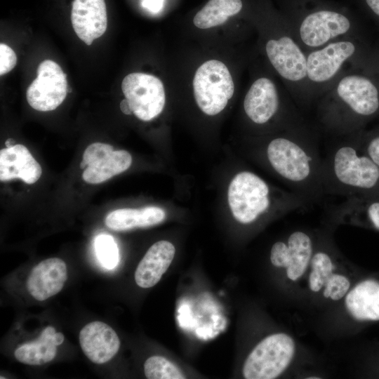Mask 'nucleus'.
<instances>
[{"mask_svg": "<svg viewBox=\"0 0 379 379\" xmlns=\"http://www.w3.org/2000/svg\"><path fill=\"white\" fill-rule=\"evenodd\" d=\"M328 208L330 214L338 221L368 225L379 230V199L350 197Z\"/></svg>", "mask_w": 379, "mask_h": 379, "instance_id": "18", "label": "nucleus"}, {"mask_svg": "<svg viewBox=\"0 0 379 379\" xmlns=\"http://www.w3.org/2000/svg\"><path fill=\"white\" fill-rule=\"evenodd\" d=\"M350 286V281L341 274H332L325 283L324 296L338 300L344 297Z\"/></svg>", "mask_w": 379, "mask_h": 379, "instance_id": "28", "label": "nucleus"}, {"mask_svg": "<svg viewBox=\"0 0 379 379\" xmlns=\"http://www.w3.org/2000/svg\"><path fill=\"white\" fill-rule=\"evenodd\" d=\"M71 22L77 36L86 45L100 37L107 27L105 0H74Z\"/></svg>", "mask_w": 379, "mask_h": 379, "instance_id": "13", "label": "nucleus"}, {"mask_svg": "<svg viewBox=\"0 0 379 379\" xmlns=\"http://www.w3.org/2000/svg\"><path fill=\"white\" fill-rule=\"evenodd\" d=\"M79 343L85 355L98 364L112 359L120 347V340L115 331L99 321L88 323L81 330Z\"/></svg>", "mask_w": 379, "mask_h": 379, "instance_id": "14", "label": "nucleus"}, {"mask_svg": "<svg viewBox=\"0 0 379 379\" xmlns=\"http://www.w3.org/2000/svg\"><path fill=\"white\" fill-rule=\"evenodd\" d=\"M95 248L101 264L107 269L114 268L118 263L119 252L114 239L107 234H100L95 240Z\"/></svg>", "mask_w": 379, "mask_h": 379, "instance_id": "26", "label": "nucleus"}, {"mask_svg": "<svg viewBox=\"0 0 379 379\" xmlns=\"http://www.w3.org/2000/svg\"><path fill=\"white\" fill-rule=\"evenodd\" d=\"M55 333L53 326L46 327L37 339L22 344L15 350V359L32 366L42 365L52 361L57 353V345L53 340Z\"/></svg>", "mask_w": 379, "mask_h": 379, "instance_id": "21", "label": "nucleus"}, {"mask_svg": "<svg viewBox=\"0 0 379 379\" xmlns=\"http://www.w3.org/2000/svg\"><path fill=\"white\" fill-rule=\"evenodd\" d=\"M306 54L307 89L311 105L350 69L374 74L379 48L367 36L340 38Z\"/></svg>", "mask_w": 379, "mask_h": 379, "instance_id": "5", "label": "nucleus"}, {"mask_svg": "<svg viewBox=\"0 0 379 379\" xmlns=\"http://www.w3.org/2000/svg\"><path fill=\"white\" fill-rule=\"evenodd\" d=\"M194 95L200 109L214 116L221 112L234 93L232 75L221 61L210 60L197 70L193 79Z\"/></svg>", "mask_w": 379, "mask_h": 379, "instance_id": "8", "label": "nucleus"}, {"mask_svg": "<svg viewBox=\"0 0 379 379\" xmlns=\"http://www.w3.org/2000/svg\"><path fill=\"white\" fill-rule=\"evenodd\" d=\"M270 261L275 267H288L289 253L287 241H279L272 245L270 251Z\"/></svg>", "mask_w": 379, "mask_h": 379, "instance_id": "29", "label": "nucleus"}, {"mask_svg": "<svg viewBox=\"0 0 379 379\" xmlns=\"http://www.w3.org/2000/svg\"><path fill=\"white\" fill-rule=\"evenodd\" d=\"M286 241L289 253L286 274L291 280L295 281L305 273L311 260L314 244L312 237L302 230L291 232Z\"/></svg>", "mask_w": 379, "mask_h": 379, "instance_id": "22", "label": "nucleus"}, {"mask_svg": "<svg viewBox=\"0 0 379 379\" xmlns=\"http://www.w3.org/2000/svg\"><path fill=\"white\" fill-rule=\"evenodd\" d=\"M355 6L379 27V0H352Z\"/></svg>", "mask_w": 379, "mask_h": 379, "instance_id": "31", "label": "nucleus"}, {"mask_svg": "<svg viewBox=\"0 0 379 379\" xmlns=\"http://www.w3.org/2000/svg\"><path fill=\"white\" fill-rule=\"evenodd\" d=\"M131 163L132 157L127 151L114 150L109 144L94 142L85 149L80 168H84V181L99 184L126 171Z\"/></svg>", "mask_w": 379, "mask_h": 379, "instance_id": "12", "label": "nucleus"}, {"mask_svg": "<svg viewBox=\"0 0 379 379\" xmlns=\"http://www.w3.org/2000/svg\"><path fill=\"white\" fill-rule=\"evenodd\" d=\"M5 143H6V145L7 147H13V145H14L15 140H13L12 138H9V139H8V140L6 141Z\"/></svg>", "mask_w": 379, "mask_h": 379, "instance_id": "36", "label": "nucleus"}, {"mask_svg": "<svg viewBox=\"0 0 379 379\" xmlns=\"http://www.w3.org/2000/svg\"><path fill=\"white\" fill-rule=\"evenodd\" d=\"M243 108L252 124L260 127L272 124L276 132L307 119L290 93L281 91L267 76L258 77L252 82L244 98Z\"/></svg>", "mask_w": 379, "mask_h": 379, "instance_id": "7", "label": "nucleus"}, {"mask_svg": "<svg viewBox=\"0 0 379 379\" xmlns=\"http://www.w3.org/2000/svg\"><path fill=\"white\" fill-rule=\"evenodd\" d=\"M373 75L376 77V79H378V81L379 82V55H378V60L377 65H376V67L375 69V72H374Z\"/></svg>", "mask_w": 379, "mask_h": 379, "instance_id": "35", "label": "nucleus"}, {"mask_svg": "<svg viewBox=\"0 0 379 379\" xmlns=\"http://www.w3.org/2000/svg\"><path fill=\"white\" fill-rule=\"evenodd\" d=\"M164 4V0H142V6L152 13L159 12Z\"/></svg>", "mask_w": 379, "mask_h": 379, "instance_id": "32", "label": "nucleus"}, {"mask_svg": "<svg viewBox=\"0 0 379 379\" xmlns=\"http://www.w3.org/2000/svg\"><path fill=\"white\" fill-rule=\"evenodd\" d=\"M379 118V82L364 70L342 74L315 102L314 123L329 137L343 136L364 129Z\"/></svg>", "mask_w": 379, "mask_h": 379, "instance_id": "2", "label": "nucleus"}, {"mask_svg": "<svg viewBox=\"0 0 379 379\" xmlns=\"http://www.w3.org/2000/svg\"><path fill=\"white\" fill-rule=\"evenodd\" d=\"M228 203L234 219L249 225L261 216L309 208L312 205L292 191L274 190L257 174L242 171L232 179L227 192Z\"/></svg>", "mask_w": 379, "mask_h": 379, "instance_id": "6", "label": "nucleus"}, {"mask_svg": "<svg viewBox=\"0 0 379 379\" xmlns=\"http://www.w3.org/2000/svg\"><path fill=\"white\" fill-rule=\"evenodd\" d=\"M321 132L308 119L277 131L264 148L266 163L290 190L312 205L319 203L324 194L319 150Z\"/></svg>", "mask_w": 379, "mask_h": 379, "instance_id": "1", "label": "nucleus"}, {"mask_svg": "<svg viewBox=\"0 0 379 379\" xmlns=\"http://www.w3.org/2000/svg\"><path fill=\"white\" fill-rule=\"evenodd\" d=\"M243 6L241 0H209L195 15L193 22L199 29L216 27L238 14Z\"/></svg>", "mask_w": 379, "mask_h": 379, "instance_id": "23", "label": "nucleus"}, {"mask_svg": "<svg viewBox=\"0 0 379 379\" xmlns=\"http://www.w3.org/2000/svg\"><path fill=\"white\" fill-rule=\"evenodd\" d=\"M175 253L174 246L168 241H159L151 246L136 268L137 285L147 288L157 284L171 264Z\"/></svg>", "mask_w": 379, "mask_h": 379, "instance_id": "17", "label": "nucleus"}, {"mask_svg": "<svg viewBox=\"0 0 379 379\" xmlns=\"http://www.w3.org/2000/svg\"><path fill=\"white\" fill-rule=\"evenodd\" d=\"M120 108L121 112L125 114H131L133 113L131 107L126 98L122 100L120 102Z\"/></svg>", "mask_w": 379, "mask_h": 379, "instance_id": "33", "label": "nucleus"}, {"mask_svg": "<svg viewBox=\"0 0 379 379\" xmlns=\"http://www.w3.org/2000/svg\"><path fill=\"white\" fill-rule=\"evenodd\" d=\"M282 15L306 53L347 36H366L350 8L331 0H283Z\"/></svg>", "mask_w": 379, "mask_h": 379, "instance_id": "3", "label": "nucleus"}, {"mask_svg": "<svg viewBox=\"0 0 379 379\" xmlns=\"http://www.w3.org/2000/svg\"><path fill=\"white\" fill-rule=\"evenodd\" d=\"M295 352L293 338L283 333L270 335L260 341L246 358L243 375L246 379H273L281 374Z\"/></svg>", "mask_w": 379, "mask_h": 379, "instance_id": "9", "label": "nucleus"}, {"mask_svg": "<svg viewBox=\"0 0 379 379\" xmlns=\"http://www.w3.org/2000/svg\"><path fill=\"white\" fill-rule=\"evenodd\" d=\"M360 132L330 137L321 160L324 194L379 199V167L361 148Z\"/></svg>", "mask_w": 379, "mask_h": 379, "instance_id": "4", "label": "nucleus"}, {"mask_svg": "<svg viewBox=\"0 0 379 379\" xmlns=\"http://www.w3.org/2000/svg\"><path fill=\"white\" fill-rule=\"evenodd\" d=\"M359 145L362 150L379 167V125L370 130L361 131Z\"/></svg>", "mask_w": 379, "mask_h": 379, "instance_id": "27", "label": "nucleus"}, {"mask_svg": "<svg viewBox=\"0 0 379 379\" xmlns=\"http://www.w3.org/2000/svg\"><path fill=\"white\" fill-rule=\"evenodd\" d=\"M349 313L359 321L379 320V283L367 279L359 283L345 298Z\"/></svg>", "mask_w": 379, "mask_h": 379, "instance_id": "19", "label": "nucleus"}, {"mask_svg": "<svg viewBox=\"0 0 379 379\" xmlns=\"http://www.w3.org/2000/svg\"><path fill=\"white\" fill-rule=\"evenodd\" d=\"M121 90L132 112L139 119L148 121L161 113L166 101L162 81L155 76L133 72L121 82Z\"/></svg>", "mask_w": 379, "mask_h": 379, "instance_id": "10", "label": "nucleus"}, {"mask_svg": "<svg viewBox=\"0 0 379 379\" xmlns=\"http://www.w3.org/2000/svg\"><path fill=\"white\" fill-rule=\"evenodd\" d=\"M66 77L55 62L51 60L41 62L37 69V77L27 90L26 98L29 105L41 112L55 109L67 95Z\"/></svg>", "mask_w": 379, "mask_h": 379, "instance_id": "11", "label": "nucleus"}, {"mask_svg": "<svg viewBox=\"0 0 379 379\" xmlns=\"http://www.w3.org/2000/svg\"><path fill=\"white\" fill-rule=\"evenodd\" d=\"M144 373L149 379H183L182 372L172 362L161 356H152L144 364Z\"/></svg>", "mask_w": 379, "mask_h": 379, "instance_id": "25", "label": "nucleus"}, {"mask_svg": "<svg viewBox=\"0 0 379 379\" xmlns=\"http://www.w3.org/2000/svg\"><path fill=\"white\" fill-rule=\"evenodd\" d=\"M67 279L65 262L58 258L40 262L31 271L27 288L29 294L39 301H44L58 293Z\"/></svg>", "mask_w": 379, "mask_h": 379, "instance_id": "15", "label": "nucleus"}, {"mask_svg": "<svg viewBox=\"0 0 379 379\" xmlns=\"http://www.w3.org/2000/svg\"><path fill=\"white\" fill-rule=\"evenodd\" d=\"M165 218V211L159 207L124 208L108 213L105 223L111 230L126 231L135 227L153 226L161 222Z\"/></svg>", "mask_w": 379, "mask_h": 379, "instance_id": "20", "label": "nucleus"}, {"mask_svg": "<svg viewBox=\"0 0 379 379\" xmlns=\"http://www.w3.org/2000/svg\"><path fill=\"white\" fill-rule=\"evenodd\" d=\"M17 57L14 51L8 45L0 44V75L11 72L15 66Z\"/></svg>", "mask_w": 379, "mask_h": 379, "instance_id": "30", "label": "nucleus"}, {"mask_svg": "<svg viewBox=\"0 0 379 379\" xmlns=\"http://www.w3.org/2000/svg\"><path fill=\"white\" fill-rule=\"evenodd\" d=\"M41 173L40 164L23 145L17 144L1 149V181L19 178L27 184H33L39 179Z\"/></svg>", "mask_w": 379, "mask_h": 379, "instance_id": "16", "label": "nucleus"}, {"mask_svg": "<svg viewBox=\"0 0 379 379\" xmlns=\"http://www.w3.org/2000/svg\"><path fill=\"white\" fill-rule=\"evenodd\" d=\"M53 340L54 343L58 346L63 343L65 336L62 333L56 332L53 335Z\"/></svg>", "mask_w": 379, "mask_h": 379, "instance_id": "34", "label": "nucleus"}, {"mask_svg": "<svg viewBox=\"0 0 379 379\" xmlns=\"http://www.w3.org/2000/svg\"><path fill=\"white\" fill-rule=\"evenodd\" d=\"M310 262L312 272L309 277L310 288L312 291L317 292L332 274L333 264L330 255L324 251L315 253Z\"/></svg>", "mask_w": 379, "mask_h": 379, "instance_id": "24", "label": "nucleus"}]
</instances>
